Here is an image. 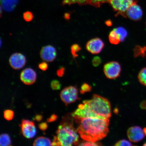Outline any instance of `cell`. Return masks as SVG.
<instances>
[{"mask_svg": "<svg viewBox=\"0 0 146 146\" xmlns=\"http://www.w3.org/2000/svg\"><path fill=\"white\" fill-rule=\"evenodd\" d=\"M111 106L107 98L94 94L91 99L84 100L73 112L74 118L94 117L110 119L111 116Z\"/></svg>", "mask_w": 146, "mask_h": 146, "instance_id": "obj_1", "label": "cell"}, {"mask_svg": "<svg viewBox=\"0 0 146 146\" xmlns=\"http://www.w3.org/2000/svg\"><path fill=\"white\" fill-rule=\"evenodd\" d=\"M74 119L78 124V132L85 141L98 142L108 134L110 119L91 117Z\"/></svg>", "mask_w": 146, "mask_h": 146, "instance_id": "obj_2", "label": "cell"}, {"mask_svg": "<svg viewBox=\"0 0 146 146\" xmlns=\"http://www.w3.org/2000/svg\"><path fill=\"white\" fill-rule=\"evenodd\" d=\"M77 132V129L76 130L74 126L72 119L68 117H64L56 131V136L61 146L78 145L79 136Z\"/></svg>", "mask_w": 146, "mask_h": 146, "instance_id": "obj_3", "label": "cell"}, {"mask_svg": "<svg viewBox=\"0 0 146 146\" xmlns=\"http://www.w3.org/2000/svg\"><path fill=\"white\" fill-rule=\"evenodd\" d=\"M138 0H110L109 3L115 11L116 16L121 15L125 17L128 9L131 5L137 3Z\"/></svg>", "mask_w": 146, "mask_h": 146, "instance_id": "obj_4", "label": "cell"}, {"mask_svg": "<svg viewBox=\"0 0 146 146\" xmlns=\"http://www.w3.org/2000/svg\"><path fill=\"white\" fill-rule=\"evenodd\" d=\"M60 96L66 106L74 103L78 99V89L76 87L72 86L65 88L60 93Z\"/></svg>", "mask_w": 146, "mask_h": 146, "instance_id": "obj_5", "label": "cell"}, {"mask_svg": "<svg viewBox=\"0 0 146 146\" xmlns=\"http://www.w3.org/2000/svg\"><path fill=\"white\" fill-rule=\"evenodd\" d=\"M103 70L107 78L114 79L120 76L121 67L118 62L111 61L105 64L104 66Z\"/></svg>", "mask_w": 146, "mask_h": 146, "instance_id": "obj_6", "label": "cell"}, {"mask_svg": "<svg viewBox=\"0 0 146 146\" xmlns=\"http://www.w3.org/2000/svg\"><path fill=\"white\" fill-rule=\"evenodd\" d=\"M110 0H63L62 5H65L77 4L80 5H90L96 8H99L102 5L109 3Z\"/></svg>", "mask_w": 146, "mask_h": 146, "instance_id": "obj_7", "label": "cell"}, {"mask_svg": "<svg viewBox=\"0 0 146 146\" xmlns=\"http://www.w3.org/2000/svg\"><path fill=\"white\" fill-rule=\"evenodd\" d=\"M9 62L12 68L15 70H19L23 68L26 64V58L21 53H15L9 58Z\"/></svg>", "mask_w": 146, "mask_h": 146, "instance_id": "obj_8", "label": "cell"}, {"mask_svg": "<svg viewBox=\"0 0 146 146\" xmlns=\"http://www.w3.org/2000/svg\"><path fill=\"white\" fill-rule=\"evenodd\" d=\"M40 56L44 61L51 62L56 59L57 52L54 47L51 45L45 46L42 47Z\"/></svg>", "mask_w": 146, "mask_h": 146, "instance_id": "obj_9", "label": "cell"}, {"mask_svg": "<svg viewBox=\"0 0 146 146\" xmlns=\"http://www.w3.org/2000/svg\"><path fill=\"white\" fill-rule=\"evenodd\" d=\"M21 131L24 136L28 139L34 137L36 134V129L33 122L23 119L22 121Z\"/></svg>", "mask_w": 146, "mask_h": 146, "instance_id": "obj_10", "label": "cell"}, {"mask_svg": "<svg viewBox=\"0 0 146 146\" xmlns=\"http://www.w3.org/2000/svg\"><path fill=\"white\" fill-rule=\"evenodd\" d=\"M127 136L131 142H138L143 140L145 134L141 128L139 126L129 127L127 131Z\"/></svg>", "mask_w": 146, "mask_h": 146, "instance_id": "obj_11", "label": "cell"}, {"mask_svg": "<svg viewBox=\"0 0 146 146\" xmlns=\"http://www.w3.org/2000/svg\"><path fill=\"white\" fill-rule=\"evenodd\" d=\"M104 44L99 38L91 39L87 42L86 48L88 51L93 54H99L103 50Z\"/></svg>", "mask_w": 146, "mask_h": 146, "instance_id": "obj_12", "label": "cell"}, {"mask_svg": "<svg viewBox=\"0 0 146 146\" xmlns=\"http://www.w3.org/2000/svg\"><path fill=\"white\" fill-rule=\"evenodd\" d=\"M143 16V12L141 7L137 3L129 7L125 14V17H128L135 21H140Z\"/></svg>", "mask_w": 146, "mask_h": 146, "instance_id": "obj_13", "label": "cell"}, {"mask_svg": "<svg viewBox=\"0 0 146 146\" xmlns=\"http://www.w3.org/2000/svg\"><path fill=\"white\" fill-rule=\"evenodd\" d=\"M36 78V73L31 68H28L24 69L20 75L21 81L27 85L33 84L35 82Z\"/></svg>", "mask_w": 146, "mask_h": 146, "instance_id": "obj_14", "label": "cell"}, {"mask_svg": "<svg viewBox=\"0 0 146 146\" xmlns=\"http://www.w3.org/2000/svg\"><path fill=\"white\" fill-rule=\"evenodd\" d=\"M1 5L8 12L13 11L18 4L19 0H1Z\"/></svg>", "mask_w": 146, "mask_h": 146, "instance_id": "obj_15", "label": "cell"}, {"mask_svg": "<svg viewBox=\"0 0 146 146\" xmlns=\"http://www.w3.org/2000/svg\"><path fill=\"white\" fill-rule=\"evenodd\" d=\"M52 145L50 140L44 137H40L36 138L34 142L33 146H51Z\"/></svg>", "mask_w": 146, "mask_h": 146, "instance_id": "obj_16", "label": "cell"}, {"mask_svg": "<svg viewBox=\"0 0 146 146\" xmlns=\"http://www.w3.org/2000/svg\"><path fill=\"white\" fill-rule=\"evenodd\" d=\"M109 39L111 44L114 45L118 44L120 42H121V40L119 36L114 29L110 33Z\"/></svg>", "mask_w": 146, "mask_h": 146, "instance_id": "obj_17", "label": "cell"}, {"mask_svg": "<svg viewBox=\"0 0 146 146\" xmlns=\"http://www.w3.org/2000/svg\"><path fill=\"white\" fill-rule=\"evenodd\" d=\"M134 51L135 57L141 56L143 58H146V46L143 47L137 46Z\"/></svg>", "mask_w": 146, "mask_h": 146, "instance_id": "obj_18", "label": "cell"}, {"mask_svg": "<svg viewBox=\"0 0 146 146\" xmlns=\"http://www.w3.org/2000/svg\"><path fill=\"white\" fill-rule=\"evenodd\" d=\"M11 145L10 136L8 134H1L0 136V145L1 146H9Z\"/></svg>", "mask_w": 146, "mask_h": 146, "instance_id": "obj_19", "label": "cell"}, {"mask_svg": "<svg viewBox=\"0 0 146 146\" xmlns=\"http://www.w3.org/2000/svg\"><path fill=\"white\" fill-rule=\"evenodd\" d=\"M138 77L140 83L146 86V67L142 68L140 71Z\"/></svg>", "mask_w": 146, "mask_h": 146, "instance_id": "obj_20", "label": "cell"}, {"mask_svg": "<svg viewBox=\"0 0 146 146\" xmlns=\"http://www.w3.org/2000/svg\"><path fill=\"white\" fill-rule=\"evenodd\" d=\"M114 29L119 36L121 42L124 41L127 35V32L126 30L123 27H118Z\"/></svg>", "mask_w": 146, "mask_h": 146, "instance_id": "obj_21", "label": "cell"}, {"mask_svg": "<svg viewBox=\"0 0 146 146\" xmlns=\"http://www.w3.org/2000/svg\"><path fill=\"white\" fill-rule=\"evenodd\" d=\"M81 48L77 44H73L71 47V52L73 58H75L78 56V52L81 50Z\"/></svg>", "mask_w": 146, "mask_h": 146, "instance_id": "obj_22", "label": "cell"}, {"mask_svg": "<svg viewBox=\"0 0 146 146\" xmlns=\"http://www.w3.org/2000/svg\"><path fill=\"white\" fill-rule=\"evenodd\" d=\"M92 89V87L88 84L84 83L81 87L80 93L82 94H84L86 93L90 92Z\"/></svg>", "mask_w": 146, "mask_h": 146, "instance_id": "obj_23", "label": "cell"}, {"mask_svg": "<svg viewBox=\"0 0 146 146\" xmlns=\"http://www.w3.org/2000/svg\"><path fill=\"white\" fill-rule=\"evenodd\" d=\"M14 115V113L13 111L7 110H5L4 112V117L5 119L8 120H11L13 119Z\"/></svg>", "mask_w": 146, "mask_h": 146, "instance_id": "obj_24", "label": "cell"}, {"mask_svg": "<svg viewBox=\"0 0 146 146\" xmlns=\"http://www.w3.org/2000/svg\"><path fill=\"white\" fill-rule=\"evenodd\" d=\"M23 18L25 21L29 22L32 21L33 19V14L30 11H27L24 13Z\"/></svg>", "mask_w": 146, "mask_h": 146, "instance_id": "obj_25", "label": "cell"}, {"mask_svg": "<svg viewBox=\"0 0 146 146\" xmlns=\"http://www.w3.org/2000/svg\"><path fill=\"white\" fill-rule=\"evenodd\" d=\"M51 87L53 90H59L61 89V84L58 80H54L51 82Z\"/></svg>", "mask_w": 146, "mask_h": 146, "instance_id": "obj_26", "label": "cell"}, {"mask_svg": "<svg viewBox=\"0 0 146 146\" xmlns=\"http://www.w3.org/2000/svg\"><path fill=\"white\" fill-rule=\"evenodd\" d=\"M132 144L128 140L125 139H123L119 140L115 144L114 146H133Z\"/></svg>", "mask_w": 146, "mask_h": 146, "instance_id": "obj_27", "label": "cell"}, {"mask_svg": "<svg viewBox=\"0 0 146 146\" xmlns=\"http://www.w3.org/2000/svg\"><path fill=\"white\" fill-rule=\"evenodd\" d=\"M97 142H92L85 141L81 142L79 144H78V145L84 146H96L100 145H99L100 143H98Z\"/></svg>", "mask_w": 146, "mask_h": 146, "instance_id": "obj_28", "label": "cell"}, {"mask_svg": "<svg viewBox=\"0 0 146 146\" xmlns=\"http://www.w3.org/2000/svg\"><path fill=\"white\" fill-rule=\"evenodd\" d=\"M101 63L102 59L99 56H95L92 59V64L95 67L98 66Z\"/></svg>", "mask_w": 146, "mask_h": 146, "instance_id": "obj_29", "label": "cell"}, {"mask_svg": "<svg viewBox=\"0 0 146 146\" xmlns=\"http://www.w3.org/2000/svg\"><path fill=\"white\" fill-rule=\"evenodd\" d=\"M48 64L46 62H43L39 64L38 65V68L41 70L43 71H45L47 70L48 68Z\"/></svg>", "mask_w": 146, "mask_h": 146, "instance_id": "obj_30", "label": "cell"}, {"mask_svg": "<svg viewBox=\"0 0 146 146\" xmlns=\"http://www.w3.org/2000/svg\"><path fill=\"white\" fill-rule=\"evenodd\" d=\"M65 72V68L63 67H61L56 71L57 76L60 77H62Z\"/></svg>", "mask_w": 146, "mask_h": 146, "instance_id": "obj_31", "label": "cell"}, {"mask_svg": "<svg viewBox=\"0 0 146 146\" xmlns=\"http://www.w3.org/2000/svg\"><path fill=\"white\" fill-rule=\"evenodd\" d=\"M52 146H61L59 139L57 136H54L53 140L52 143Z\"/></svg>", "mask_w": 146, "mask_h": 146, "instance_id": "obj_32", "label": "cell"}, {"mask_svg": "<svg viewBox=\"0 0 146 146\" xmlns=\"http://www.w3.org/2000/svg\"><path fill=\"white\" fill-rule=\"evenodd\" d=\"M38 126H39V128L41 130L43 131L46 130L47 127H48V125L45 122H44V123H42L39 124Z\"/></svg>", "mask_w": 146, "mask_h": 146, "instance_id": "obj_33", "label": "cell"}, {"mask_svg": "<svg viewBox=\"0 0 146 146\" xmlns=\"http://www.w3.org/2000/svg\"><path fill=\"white\" fill-rule=\"evenodd\" d=\"M58 116L56 115L53 114L50 117L47 119V121L48 123L54 122L57 119Z\"/></svg>", "mask_w": 146, "mask_h": 146, "instance_id": "obj_34", "label": "cell"}, {"mask_svg": "<svg viewBox=\"0 0 146 146\" xmlns=\"http://www.w3.org/2000/svg\"><path fill=\"white\" fill-rule=\"evenodd\" d=\"M63 17L65 20L69 21L70 19V13H66L64 14Z\"/></svg>", "mask_w": 146, "mask_h": 146, "instance_id": "obj_35", "label": "cell"}, {"mask_svg": "<svg viewBox=\"0 0 146 146\" xmlns=\"http://www.w3.org/2000/svg\"><path fill=\"white\" fill-rule=\"evenodd\" d=\"M140 107L144 110H146V100L142 101L140 104Z\"/></svg>", "mask_w": 146, "mask_h": 146, "instance_id": "obj_36", "label": "cell"}, {"mask_svg": "<svg viewBox=\"0 0 146 146\" xmlns=\"http://www.w3.org/2000/svg\"><path fill=\"white\" fill-rule=\"evenodd\" d=\"M43 117L41 115H37L35 116V119L36 121L40 122L41 121Z\"/></svg>", "mask_w": 146, "mask_h": 146, "instance_id": "obj_37", "label": "cell"}, {"mask_svg": "<svg viewBox=\"0 0 146 146\" xmlns=\"http://www.w3.org/2000/svg\"><path fill=\"white\" fill-rule=\"evenodd\" d=\"M106 24L108 26H111L112 25V22L110 20H108V21H106Z\"/></svg>", "mask_w": 146, "mask_h": 146, "instance_id": "obj_38", "label": "cell"}, {"mask_svg": "<svg viewBox=\"0 0 146 146\" xmlns=\"http://www.w3.org/2000/svg\"><path fill=\"white\" fill-rule=\"evenodd\" d=\"M3 7L1 5V17L2 14Z\"/></svg>", "mask_w": 146, "mask_h": 146, "instance_id": "obj_39", "label": "cell"}, {"mask_svg": "<svg viewBox=\"0 0 146 146\" xmlns=\"http://www.w3.org/2000/svg\"><path fill=\"white\" fill-rule=\"evenodd\" d=\"M143 132L146 136V127L144 128L143 129Z\"/></svg>", "mask_w": 146, "mask_h": 146, "instance_id": "obj_40", "label": "cell"}, {"mask_svg": "<svg viewBox=\"0 0 146 146\" xmlns=\"http://www.w3.org/2000/svg\"><path fill=\"white\" fill-rule=\"evenodd\" d=\"M143 146H146V142H145V143L144 144V145H143Z\"/></svg>", "mask_w": 146, "mask_h": 146, "instance_id": "obj_41", "label": "cell"}, {"mask_svg": "<svg viewBox=\"0 0 146 146\" xmlns=\"http://www.w3.org/2000/svg\"><path fill=\"white\" fill-rule=\"evenodd\" d=\"M145 25H146V23H145Z\"/></svg>", "mask_w": 146, "mask_h": 146, "instance_id": "obj_42", "label": "cell"}]
</instances>
